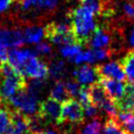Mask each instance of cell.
Here are the masks:
<instances>
[{"label":"cell","mask_w":134,"mask_h":134,"mask_svg":"<svg viewBox=\"0 0 134 134\" xmlns=\"http://www.w3.org/2000/svg\"><path fill=\"white\" fill-rule=\"evenodd\" d=\"M12 122V109L8 107L0 112V133L5 134Z\"/></svg>","instance_id":"obj_24"},{"label":"cell","mask_w":134,"mask_h":134,"mask_svg":"<svg viewBox=\"0 0 134 134\" xmlns=\"http://www.w3.org/2000/svg\"><path fill=\"white\" fill-rule=\"evenodd\" d=\"M88 90H89V96H90L91 103L94 106H96L98 109H100L102 104L108 98H110L108 96L107 92H106L105 88L103 87V85L99 81L90 84L88 86Z\"/></svg>","instance_id":"obj_15"},{"label":"cell","mask_w":134,"mask_h":134,"mask_svg":"<svg viewBox=\"0 0 134 134\" xmlns=\"http://www.w3.org/2000/svg\"><path fill=\"white\" fill-rule=\"evenodd\" d=\"M48 71L49 75L54 79H56V81H59L66 76L68 69L64 61L59 59H54L49 64Z\"/></svg>","instance_id":"obj_16"},{"label":"cell","mask_w":134,"mask_h":134,"mask_svg":"<svg viewBox=\"0 0 134 134\" xmlns=\"http://www.w3.org/2000/svg\"><path fill=\"white\" fill-rule=\"evenodd\" d=\"M99 82L103 85L108 96L113 101L119 100L122 96L124 85H125V83H123V81H119L113 78H101Z\"/></svg>","instance_id":"obj_14"},{"label":"cell","mask_w":134,"mask_h":134,"mask_svg":"<svg viewBox=\"0 0 134 134\" xmlns=\"http://www.w3.org/2000/svg\"><path fill=\"white\" fill-rule=\"evenodd\" d=\"M35 134H63V131L59 130V129H44V130Z\"/></svg>","instance_id":"obj_33"},{"label":"cell","mask_w":134,"mask_h":134,"mask_svg":"<svg viewBox=\"0 0 134 134\" xmlns=\"http://www.w3.org/2000/svg\"><path fill=\"white\" fill-rule=\"evenodd\" d=\"M103 133L104 134H126L123 130L119 123L116 121V119L114 118H109L104 126H103Z\"/></svg>","instance_id":"obj_22"},{"label":"cell","mask_w":134,"mask_h":134,"mask_svg":"<svg viewBox=\"0 0 134 134\" xmlns=\"http://www.w3.org/2000/svg\"><path fill=\"white\" fill-rule=\"evenodd\" d=\"M120 65L129 81H134V50H129L120 61Z\"/></svg>","instance_id":"obj_18"},{"label":"cell","mask_w":134,"mask_h":134,"mask_svg":"<svg viewBox=\"0 0 134 134\" xmlns=\"http://www.w3.org/2000/svg\"><path fill=\"white\" fill-rule=\"evenodd\" d=\"M12 0H0V13L6 11L10 4H11Z\"/></svg>","instance_id":"obj_32"},{"label":"cell","mask_w":134,"mask_h":134,"mask_svg":"<svg viewBox=\"0 0 134 134\" xmlns=\"http://www.w3.org/2000/svg\"><path fill=\"white\" fill-rule=\"evenodd\" d=\"M25 40L27 43H38L44 36V27L37 25H30L26 26L24 31Z\"/></svg>","instance_id":"obj_17"},{"label":"cell","mask_w":134,"mask_h":134,"mask_svg":"<svg viewBox=\"0 0 134 134\" xmlns=\"http://www.w3.org/2000/svg\"><path fill=\"white\" fill-rule=\"evenodd\" d=\"M45 87V82L44 79H34L32 81H30V84H27L26 86V90L34 95L35 97H39Z\"/></svg>","instance_id":"obj_26"},{"label":"cell","mask_w":134,"mask_h":134,"mask_svg":"<svg viewBox=\"0 0 134 134\" xmlns=\"http://www.w3.org/2000/svg\"><path fill=\"white\" fill-rule=\"evenodd\" d=\"M19 1H20V0H19Z\"/></svg>","instance_id":"obj_40"},{"label":"cell","mask_w":134,"mask_h":134,"mask_svg":"<svg viewBox=\"0 0 134 134\" xmlns=\"http://www.w3.org/2000/svg\"><path fill=\"white\" fill-rule=\"evenodd\" d=\"M96 70L99 77L101 78H113L119 81H124L126 75L123 71L120 62H111V63L97 65Z\"/></svg>","instance_id":"obj_9"},{"label":"cell","mask_w":134,"mask_h":134,"mask_svg":"<svg viewBox=\"0 0 134 134\" xmlns=\"http://www.w3.org/2000/svg\"><path fill=\"white\" fill-rule=\"evenodd\" d=\"M24 75L32 79H45L49 75L48 66L36 56L30 58L24 67Z\"/></svg>","instance_id":"obj_8"},{"label":"cell","mask_w":134,"mask_h":134,"mask_svg":"<svg viewBox=\"0 0 134 134\" xmlns=\"http://www.w3.org/2000/svg\"><path fill=\"white\" fill-rule=\"evenodd\" d=\"M84 110L75 99H69L62 103V125L69 123L71 125H80L84 122Z\"/></svg>","instance_id":"obj_5"},{"label":"cell","mask_w":134,"mask_h":134,"mask_svg":"<svg viewBox=\"0 0 134 134\" xmlns=\"http://www.w3.org/2000/svg\"><path fill=\"white\" fill-rule=\"evenodd\" d=\"M112 31L109 29L97 26L94 34L90 38L89 44L93 48H109L113 42Z\"/></svg>","instance_id":"obj_13"},{"label":"cell","mask_w":134,"mask_h":134,"mask_svg":"<svg viewBox=\"0 0 134 134\" xmlns=\"http://www.w3.org/2000/svg\"><path fill=\"white\" fill-rule=\"evenodd\" d=\"M50 98L58 101L60 103H64L65 101L71 99V96L69 95L66 89V85L62 80L55 82V84L53 85L52 89L50 91Z\"/></svg>","instance_id":"obj_20"},{"label":"cell","mask_w":134,"mask_h":134,"mask_svg":"<svg viewBox=\"0 0 134 134\" xmlns=\"http://www.w3.org/2000/svg\"><path fill=\"white\" fill-rule=\"evenodd\" d=\"M0 134H2V133H0Z\"/></svg>","instance_id":"obj_39"},{"label":"cell","mask_w":134,"mask_h":134,"mask_svg":"<svg viewBox=\"0 0 134 134\" xmlns=\"http://www.w3.org/2000/svg\"><path fill=\"white\" fill-rule=\"evenodd\" d=\"M58 4H59V0H40L38 10L52 12L58 7Z\"/></svg>","instance_id":"obj_29"},{"label":"cell","mask_w":134,"mask_h":134,"mask_svg":"<svg viewBox=\"0 0 134 134\" xmlns=\"http://www.w3.org/2000/svg\"><path fill=\"white\" fill-rule=\"evenodd\" d=\"M65 85H66V89H67L69 95L71 96V98H72V99L77 98L81 85L76 80H69L65 83Z\"/></svg>","instance_id":"obj_28"},{"label":"cell","mask_w":134,"mask_h":134,"mask_svg":"<svg viewBox=\"0 0 134 134\" xmlns=\"http://www.w3.org/2000/svg\"><path fill=\"white\" fill-rule=\"evenodd\" d=\"M8 62V50L6 47L0 45V67Z\"/></svg>","instance_id":"obj_31"},{"label":"cell","mask_w":134,"mask_h":134,"mask_svg":"<svg viewBox=\"0 0 134 134\" xmlns=\"http://www.w3.org/2000/svg\"><path fill=\"white\" fill-rule=\"evenodd\" d=\"M80 1H83V0H80Z\"/></svg>","instance_id":"obj_37"},{"label":"cell","mask_w":134,"mask_h":134,"mask_svg":"<svg viewBox=\"0 0 134 134\" xmlns=\"http://www.w3.org/2000/svg\"><path fill=\"white\" fill-rule=\"evenodd\" d=\"M5 134H30L29 115L12 110V122Z\"/></svg>","instance_id":"obj_11"},{"label":"cell","mask_w":134,"mask_h":134,"mask_svg":"<svg viewBox=\"0 0 134 134\" xmlns=\"http://www.w3.org/2000/svg\"><path fill=\"white\" fill-rule=\"evenodd\" d=\"M10 108L26 115H34L37 113L38 98L26 89L21 90L7 101Z\"/></svg>","instance_id":"obj_2"},{"label":"cell","mask_w":134,"mask_h":134,"mask_svg":"<svg viewBox=\"0 0 134 134\" xmlns=\"http://www.w3.org/2000/svg\"><path fill=\"white\" fill-rule=\"evenodd\" d=\"M35 53L36 55H40V56H48L52 53V48L51 46L46 43V42H40L35 46Z\"/></svg>","instance_id":"obj_30"},{"label":"cell","mask_w":134,"mask_h":134,"mask_svg":"<svg viewBox=\"0 0 134 134\" xmlns=\"http://www.w3.org/2000/svg\"><path fill=\"white\" fill-rule=\"evenodd\" d=\"M26 42L24 34L18 29H8L0 26V45L3 47L17 48Z\"/></svg>","instance_id":"obj_7"},{"label":"cell","mask_w":134,"mask_h":134,"mask_svg":"<svg viewBox=\"0 0 134 134\" xmlns=\"http://www.w3.org/2000/svg\"><path fill=\"white\" fill-rule=\"evenodd\" d=\"M115 119L126 134H134V114L119 112Z\"/></svg>","instance_id":"obj_19"},{"label":"cell","mask_w":134,"mask_h":134,"mask_svg":"<svg viewBox=\"0 0 134 134\" xmlns=\"http://www.w3.org/2000/svg\"><path fill=\"white\" fill-rule=\"evenodd\" d=\"M0 77H1V75H0ZM0 81H1V80H0Z\"/></svg>","instance_id":"obj_36"},{"label":"cell","mask_w":134,"mask_h":134,"mask_svg":"<svg viewBox=\"0 0 134 134\" xmlns=\"http://www.w3.org/2000/svg\"><path fill=\"white\" fill-rule=\"evenodd\" d=\"M17 1H19V0H17Z\"/></svg>","instance_id":"obj_38"},{"label":"cell","mask_w":134,"mask_h":134,"mask_svg":"<svg viewBox=\"0 0 134 134\" xmlns=\"http://www.w3.org/2000/svg\"><path fill=\"white\" fill-rule=\"evenodd\" d=\"M94 14L83 6L71 10L69 14V23L75 38L81 46L89 45L90 38L97 29Z\"/></svg>","instance_id":"obj_1"},{"label":"cell","mask_w":134,"mask_h":134,"mask_svg":"<svg viewBox=\"0 0 134 134\" xmlns=\"http://www.w3.org/2000/svg\"><path fill=\"white\" fill-rule=\"evenodd\" d=\"M129 41H130L131 45L134 47V30L131 31V34H130V37H129Z\"/></svg>","instance_id":"obj_34"},{"label":"cell","mask_w":134,"mask_h":134,"mask_svg":"<svg viewBox=\"0 0 134 134\" xmlns=\"http://www.w3.org/2000/svg\"><path fill=\"white\" fill-rule=\"evenodd\" d=\"M102 130H103V125L100 119H94L91 122L86 124L80 134H102Z\"/></svg>","instance_id":"obj_25"},{"label":"cell","mask_w":134,"mask_h":134,"mask_svg":"<svg viewBox=\"0 0 134 134\" xmlns=\"http://www.w3.org/2000/svg\"><path fill=\"white\" fill-rule=\"evenodd\" d=\"M81 2V6L85 7L86 9H88L89 11L93 13L94 15L103 16L105 11L107 10L106 6L104 5L102 0H83Z\"/></svg>","instance_id":"obj_21"},{"label":"cell","mask_w":134,"mask_h":134,"mask_svg":"<svg viewBox=\"0 0 134 134\" xmlns=\"http://www.w3.org/2000/svg\"><path fill=\"white\" fill-rule=\"evenodd\" d=\"M26 76L16 71L12 75L3 77V80L0 81V98L7 102L19 91L26 89Z\"/></svg>","instance_id":"obj_4"},{"label":"cell","mask_w":134,"mask_h":134,"mask_svg":"<svg viewBox=\"0 0 134 134\" xmlns=\"http://www.w3.org/2000/svg\"><path fill=\"white\" fill-rule=\"evenodd\" d=\"M34 56H36V53L34 50L12 48L8 52V63L10 64L18 72L24 75L25 65L30 58H32Z\"/></svg>","instance_id":"obj_6"},{"label":"cell","mask_w":134,"mask_h":134,"mask_svg":"<svg viewBox=\"0 0 134 134\" xmlns=\"http://www.w3.org/2000/svg\"><path fill=\"white\" fill-rule=\"evenodd\" d=\"M63 134H71V132H69V133H63Z\"/></svg>","instance_id":"obj_35"},{"label":"cell","mask_w":134,"mask_h":134,"mask_svg":"<svg viewBox=\"0 0 134 134\" xmlns=\"http://www.w3.org/2000/svg\"><path fill=\"white\" fill-rule=\"evenodd\" d=\"M74 75L75 77V80L80 85L92 84V83L98 82L100 80L96 67H91L89 65H84V66L75 70Z\"/></svg>","instance_id":"obj_12"},{"label":"cell","mask_w":134,"mask_h":134,"mask_svg":"<svg viewBox=\"0 0 134 134\" xmlns=\"http://www.w3.org/2000/svg\"><path fill=\"white\" fill-rule=\"evenodd\" d=\"M121 11L124 16V18L129 21V22H134V2L132 1H124L121 4Z\"/></svg>","instance_id":"obj_27"},{"label":"cell","mask_w":134,"mask_h":134,"mask_svg":"<svg viewBox=\"0 0 134 134\" xmlns=\"http://www.w3.org/2000/svg\"><path fill=\"white\" fill-rule=\"evenodd\" d=\"M114 102L119 112L134 114V81L125 83L122 96Z\"/></svg>","instance_id":"obj_10"},{"label":"cell","mask_w":134,"mask_h":134,"mask_svg":"<svg viewBox=\"0 0 134 134\" xmlns=\"http://www.w3.org/2000/svg\"><path fill=\"white\" fill-rule=\"evenodd\" d=\"M82 46L80 44H68L64 45L60 49V54L65 58H68L69 61L72 59L75 55L81 52Z\"/></svg>","instance_id":"obj_23"},{"label":"cell","mask_w":134,"mask_h":134,"mask_svg":"<svg viewBox=\"0 0 134 134\" xmlns=\"http://www.w3.org/2000/svg\"><path fill=\"white\" fill-rule=\"evenodd\" d=\"M36 114L47 123L48 126L62 125V103L50 97L39 102Z\"/></svg>","instance_id":"obj_3"}]
</instances>
